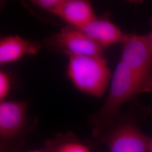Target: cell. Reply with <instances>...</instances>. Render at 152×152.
Listing matches in <instances>:
<instances>
[{
	"mask_svg": "<svg viewBox=\"0 0 152 152\" xmlns=\"http://www.w3.org/2000/svg\"><path fill=\"white\" fill-rule=\"evenodd\" d=\"M54 152H92L86 145L77 142H66L59 145Z\"/></svg>",
	"mask_w": 152,
	"mask_h": 152,
	"instance_id": "30bf717a",
	"label": "cell"
},
{
	"mask_svg": "<svg viewBox=\"0 0 152 152\" xmlns=\"http://www.w3.org/2000/svg\"><path fill=\"white\" fill-rule=\"evenodd\" d=\"M28 102L8 101L0 102V136L3 139H11L23 128L26 120Z\"/></svg>",
	"mask_w": 152,
	"mask_h": 152,
	"instance_id": "8992f818",
	"label": "cell"
},
{
	"mask_svg": "<svg viewBox=\"0 0 152 152\" xmlns=\"http://www.w3.org/2000/svg\"><path fill=\"white\" fill-rule=\"evenodd\" d=\"M10 90V80L7 73L0 71V101L5 100Z\"/></svg>",
	"mask_w": 152,
	"mask_h": 152,
	"instance_id": "7c38bea8",
	"label": "cell"
},
{
	"mask_svg": "<svg viewBox=\"0 0 152 152\" xmlns=\"http://www.w3.org/2000/svg\"><path fill=\"white\" fill-rule=\"evenodd\" d=\"M28 152H46L44 151H29Z\"/></svg>",
	"mask_w": 152,
	"mask_h": 152,
	"instance_id": "9a60e30c",
	"label": "cell"
},
{
	"mask_svg": "<svg viewBox=\"0 0 152 152\" xmlns=\"http://www.w3.org/2000/svg\"><path fill=\"white\" fill-rule=\"evenodd\" d=\"M80 29L103 49L121 43L125 34L112 22L107 15L96 17Z\"/></svg>",
	"mask_w": 152,
	"mask_h": 152,
	"instance_id": "52a82bcc",
	"label": "cell"
},
{
	"mask_svg": "<svg viewBox=\"0 0 152 152\" xmlns=\"http://www.w3.org/2000/svg\"><path fill=\"white\" fill-rule=\"evenodd\" d=\"M147 107L137 105L132 112L118 121L107 139L109 152H148L149 137L139 127L140 122L148 115Z\"/></svg>",
	"mask_w": 152,
	"mask_h": 152,
	"instance_id": "3957f363",
	"label": "cell"
},
{
	"mask_svg": "<svg viewBox=\"0 0 152 152\" xmlns=\"http://www.w3.org/2000/svg\"><path fill=\"white\" fill-rule=\"evenodd\" d=\"M56 15L78 29L96 18L90 2L85 0H63Z\"/></svg>",
	"mask_w": 152,
	"mask_h": 152,
	"instance_id": "9c48e42d",
	"label": "cell"
},
{
	"mask_svg": "<svg viewBox=\"0 0 152 152\" xmlns=\"http://www.w3.org/2000/svg\"><path fill=\"white\" fill-rule=\"evenodd\" d=\"M40 49L38 42L25 39L18 35L6 36L0 41V64L15 62L26 55L37 54Z\"/></svg>",
	"mask_w": 152,
	"mask_h": 152,
	"instance_id": "ba28073f",
	"label": "cell"
},
{
	"mask_svg": "<svg viewBox=\"0 0 152 152\" xmlns=\"http://www.w3.org/2000/svg\"><path fill=\"white\" fill-rule=\"evenodd\" d=\"M148 152H152V137H149V140H148Z\"/></svg>",
	"mask_w": 152,
	"mask_h": 152,
	"instance_id": "4fadbf2b",
	"label": "cell"
},
{
	"mask_svg": "<svg viewBox=\"0 0 152 152\" xmlns=\"http://www.w3.org/2000/svg\"><path fill=\"white\" fill-rule=\"evenodd\" d=\"M68 76L82 92L100 98L112 79L108 62L103 56L68 55Z\"/></svg>",
	"mask_w": 152,
	"mask_h": 152,
	"instance_id": "7a4b0ae2",
	"label": "cell"
},
{
	"mask_svg": "<svg viewBox=\"0 0 152 152\" xmlns=\"http://www.w3.org/2000/svg\"><path fill=\"white\" fill-rule=\"evenodd\" d=\"M144 92L140 83L120 60L112 75L107 98L101 108L92 115L93 124L98 128L111 124L120 116L124 104Z\"/></svg>",
	"mask_w": 152,
	"mask_h": 152,
	"instance_id": "6da1fadb",
	"label": "cell"
},
{
	"mask_svg": "<svg viewBox=\"0 0 152 152\" xmlns=\"http://www.w3.org/2000/svg\"><path fill=\"white\" fill-rule=\"evenodd\" d=\"M151 24H152V22L151 23ZM147 36L148 38L149 39V41H150V42H151V44H152V29L151 31L148 34H147Z\"/></svg>",
	"mask_w": 152,
	"mask_h": 152,
	"instance_id": "5bb4252c",
	"label": "cell"
},
{
	"mask_svg": "<svg viewBox=\"0 0 152 152\" xmlns=\"http://www.w3.org/2000/svg\"><path fill=\"white\" fill-rule=\"evenodd\" d=\"M120 61L136 78L145 92L152 91V45L146 35L125 34Z\"/></svg>",
	"mask_w": 152,
	"mask_h": 152,
	"instance_id": "277c9868",
	"label": "cell"
},
{
	"mask_svg": "<svg viewBox=\"0 0 152 152\" xmlns=\"http://www.w3.org/2000/svg\"><path fill=\"white\" fill-rule=\"evenodd\" d=\"M46 44L53 50L68 55L103 56V48L80 29L72 26L63 28L52 34Z\"/></svg>",
	"mask_w": 152,
	"mask_h": 152,
	"instance_id": "5b68a950",
	"label": "cell"
},
{
	"mask_svg": "<svg viewBox=\"0 0 152 152\" xmlns=\"http://www.w3.org/2000/svg\"><path fill=\"white\" fill-rule=\"evenodd\" d=\"M31 2L34 5L56 15L63 0H34Z\"/></svg>",
	"mask_w": 152,
	"mask_h": 152,
	"instance_id": "8fae6325",
	"label": "cell"
}]
</instances>
